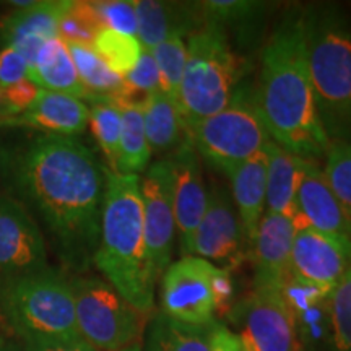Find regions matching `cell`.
<instances>
[{
    "label": "cell",
    "instance_id": "36",
    "mask_svg": "<svg viewBox=\"0 0 351 351\" xmlns=\"http://www.w3.org/2000/svg\"><path fill=\"white\" fill-rule=\"evenodd\" d=\"M39 91H41V88L29 80V78H25V80L2 90L3 106H5V116H3V119L20 116V114L28 111L33 106L34 101H36Z\"/></svg>",
    "mask_w": 351,
    "mask_h": 351
},
{
    "label": "cell",
    "instance_id": "5",
    "mask_svg": "<svg viewBox=\"0 0 351 351\" xmlns=\"http://www.w3.org/2000/svg\"><path fill=\"white\" fill-rule=\"evenodd\" d=\"M0 313L23 343L82 339L72 285L49 267L0 288Z\"/></svg>",
    "mask_w": 351,
    "mask_h": 351
},
{
    "label": "cell",
    "instance_id": "31",
    "mask_svg": "<svg viewBox=\"0 0 351 351\" xmlns=\"http://www.w3.org/2000/svg\"><path fill=\"white\" fill-rule=\"evenodd\" d=\"M327 302L333 350L351 351V267Z\"/></svg>",
    "mask_w": 351,
    "mask_h": 351
},
{
    "label": "cell",
    "instance_id": "25",
    "mask_svg": "<svg viewBox=\"0 0 351 351\" xmlns=\"http://www.w3.org/2000/svg\"><path fill=\"white\" fill-rule=\"evenodd\" d=\"M215 324L207 327L187 326L168 317L165 313H156L148 327L147 351H213Z\"/></svg>",
    "mask_w": 351,
    "mask_h": 351
},
{
    "label": "cell",
    "instance_id": "34",
    "mask_svg": "<svg viewBox=\"0 0 351 351\" xmlns=\"http://www.w3.org/2000/svg\"><path fill=\"white\" fill-rule=\"evenodd\" d=\"M205 21H213L219 26L238 25L252 21L258 13L265 12L267 5L262 2H247V0H212L200 2Z\"/></svg>",
    "mask_w": 351,
    "mask_h": 351
},
{
    "label": "cell",
    "instance_id": "41",
    "mask_svg": "<svg viewBox=\"0 0 351 351\" xmlns=\"http://www.w3.org/2000/svg\"><path fill=\"white\" fill-rule=\"evenodd\" d=\"M13 7H19V8H28L32 7L34 2H29V0H13V2H10Z\"/></svg>",
    "mask_w": 351,
    "mask_h": 351
},
{
    "label": "cell",
    "instance_id": "35",
    "mask_svg": "<svg viewBox=\"0 0 351 351\" xmlns=\"http://www.w3.org/2000/svg\"><path fill=\"white\" fill-rule=\"evenodd\" d=\"M95 8L104 28L137 38V15H135L134 2L129 0L95 2Z\"/></svg>",
    "mask_w": 351,
    "mask_h": 351
},
{
    "label": "cell",
    "instance_id": "19",
    "mask_svg": "<svg viewBox=\"0 0 351 351\" xmlns=\"http://www.w3.org/2000/svg\"><path fill=\"white\" fill-rule=\"evenodd\" d=\"M137 15V39L143 49L152 51L158 44L171 38L194 34L205 23L200 3L156 2V0H135Z\"/></svg>",
    "mask_w": 351,
    "mask_h": 351
},
{
    "label": "cell",
    "instance_id": "13",
    "mask_svg": "<svg viewBox=\"0 0 351 351\" xmlns=\"http://www.w3.org/2000/svg\"><path fill=\"white\" fill-rule=\"evenodd\" d=\"M295 319L283 289L254 287L243 307L239 339L247 351H296Z\"/></svg>",
    "mask_w": 351,
    "mask_h": 351
},
{
    "label": "cell",
    "instance_id": "22",
    "mask_svg": "<svg viewBox=\"0 0 351 351\" xmlns=\"http://www.w3.org/2000/svg\"><path fill=\"white\" fill-rule=\"evenodd\" d=\"M263 152L267 155V212L301 218L296 208V195L304 160L271 138Z\"/></svg>",
    "mask_w": 351,
    "mask_h": 351
},
{
    "label": "cell",
    "instance_id": "16",
    "mask_svg": "<svg viewBox=\"0 0 351 351\" xmlns=\"http://www.w3.org/2000/svg\"><path fill=\"white\" fill-rule=\"evenodd\" d=\"M70 0L34 2L28 8H19L0 23V36L23 57L32 69L39 51L46 43L59 38V25L69 12Z\"/></svg>",
    "mask_w": 351,
    "mask_h": 351
},
{
    "label": "cell",
    "instance_id": "42",
    "mask_svg": "<svg viewBox=\"0 0 351 351\" xmlns=\"http://www.w3.org/2000/svg\"><path fill=\"white\" fill-rule=\"evenodd\" d=\"M3 116H5V106H3V93L0 90V119H3Z\"/></svg>",
    "mask_w": 351,
    "mask_h": 351
},
{
    "label": "cell",
    "instance_id": "28",
    "mask_svg": "<svg viewBox=\"0 0 351 351\" xmlns=\"http://www.w3.org/2000/svg\"><path fill=\"white\" fill-rule=\"evenodd\" d=\"M91 46H93L96 54L104 60V64L116 75L122 78L129 75L132 70L135 69L143 51L142 44L135 36L117 33L109 28L99 29Z\"/></svg>",
    "mask_w": 351,
    "mask_h": 351
},
{
    "label": "cell",
    "instance_id": "1",
    "mask_svg": "<svg viewBox=\"0 0 351 351\" xmlns=\"http://www.w3.org/2000/svg\"><path fill=\"white\" fill-rule=\"evenodd\" d=\"M15 184L36 210L60 261L86 269L98 251L106 169L73 137L46 134L15 160Z\"/></svg>",
    "mask_w": 351,
    "mask_h": 351
},
{
    "label": "cell",
    "instance_id": "30",
    "mask_svg": "<svg viewBox=\"0 0 351 351\" xmlns=\"http://www.w3.org/2000/svg\"><path fill=\"white\" fill-rule=\"evenodd\" d=\"M152 56L156 62L158 72H160L161 91L178 101L179 86H181L187 59V43L181 36L171 38L153 47Z\"/></svg>",
    "mask_w": 351,
    "mask_h": 351
},
{
    "label": "cell",
    "instance_id": "10",
    "mask_svg": "<svg viewBox=\"0 0 351 351\" xmlns=\"http://www.w3.org/2000/svg\"><path fill=\"white\" fill-rule=\"evenodd\" d=\"M44 269L46 243L36 219L19 200L0 195V288Z\"/></svg>",
    "mask_w": 351,
    "mask_h": 351
},
{
    "label": "cell",
    "instance_id": "37",
    "mask_svg": "<svg viewBox=\"0 0 351 351\" xmlns=\"http://www.w3.org/2000/svg\"><path fill=\"white\" fill-rule=\"evenodd\" d=\"M28 64L20 56V52L12 47L0 51V90H5V88L25 80L28 78Z\"/></svg>",
    "mask_w": 351,
    "mask_h": 351
},
{
    "label": "cell",
    "instance_id": "29",
    "mask_svg": "<svg viewBox=\"0 0 351 351\" xmlns=\"http://www.w3.org/2000/svg\"><path fill=\"white\" fill-rule=\"evenodd\" d=\"M91 132H93L96 142L108 158L109 171L116 173L117 161H119L121 148V132H122V116L121 108L112 99L96 101L90 109Z\"/></svg>",
    "mask_w": 351,
    "mask_h": 351
},
{
    "label": "cell",
    "instance_id": "12",
    "mask_svg": "<svg viewBox=\"0 0 351 351\" xmlns=\"http://www.w3.org/2000/svg\"><path fill=\"white\" fill-rule=\"evenodd\" d=\"M145 239L152 265L160 278L171 265V251L176 232L173 205V174L169 160H160L140 179Z\"/></svg>",
    "mask_w": 351,
    "mask_h": 351
},
{
    "label": "cell",
    "instance_id": "18",
    "mask_svg": "<svg viewBox=\"0 0 351 351\" xmlns=\"http://www.w3.org/2000/svg\"><path fill=\"white\" fill-rule=\"evenodd\" d=\"M243 236L231 202L217 191L208 195L207 210L192 241V254L208 262H230L239 254Z\"/></svg>",
    "mask_w": 351,
    "mask_h": 351
},
{
    "label": "cell",
    "instance_id": "40",
    "mask_svg": "<svg viewBox=\"0 0 351 351\" xmlns=\"http://www.w3.org/2000/svg\"><path fill=\"white\" fill-rule=\"evenodd\" d=\"M0 351H20V350L16 348L15 345H12L10 341H7L5 339L0 337Z\"/></svg>",
    "mask_w": 351,
    "mask_h": 351
},
{
    "label": "cell",
    "instance_id": "39",
    "mask_svg": "<svg viewBox=\"0 0 351 351\" xmlns=\"http://www.w3.org/2000/svg\"><path fill=\"white\" fill-rule=\"evenodd\" d=\"M212 350L213 351H247L244 348L239 335L232 333L223 324H215L212 330Z\"/></svg>",
    "mask_w": 351,
    "mask_h": 351
},
{
    "label": "cell",
    "instance_id": "9",
    "mask_svg": "<svg viewBox=\"0 0 351 351\" xmlns=\"http://www.w3.org/2000/svg\"><path fill=\"white\" fill-rule=\"evenodd\" d=\"M70 285L78 333L88 345L96 351H124L134 346L142 335L147 315L103 280L75 278Z\"/></svg>",
    "mask_w": 351,
    "mask_h": 351
},
{
    "label": "cell",
    "instance_id": "4",
    "mask_svg": "<svg viewBox=\"0 0 351 351\" xmlns=\"http://www.w3.org/2000/svg\"><path fill=\"white\" fill-rule=\"evenodd\" d=\"M307 69L317 111L330 142L351 143V23L333 3L302 12Z\"/></svg>",
    "mask_w": 351,
    "mask_h": 351
},
{
    "label": "cell",
    "instance_id": "32",
    "mask_svg": "<svg viewBox=\"0 0 351 351\" xmlns=\"http://www.w3.org/2000/svg\"><path fill=\"white\" fill-rule=\"evenodd\" d=\"M333 194L351 217V143L330 142L324 168Z\"/></svg>",
    "mask_w": 351,
    "mask_h": 351
},
{
    "label": "cell",
    "instance_id": "43",
    "mask_svg": "<svg viewBox=\"0 0 351 351\" xmlns=\"http://www.w3.org/2000/svg\"><path fill=\"white\" fill-rule=\"evenodd\" d=\"M124 351H142L138 348V346H130V348H127V350H124Z\"/></svg>",
    "mask_w": 351,
    "mask_h": 351
},
{
    "label": "cell",
    "instance_id": "24",
    "mask_svg": "<svg viewBox=\"0 0 351 351\" xmlns=\"http://www.w3.org/2000/svg\"><path fill=\"white\" fill-rule=\"evenodd\" d=\"M143 127L152 153L176 150L187 138L186 124L178 101L158 90L142 103Z\"/></svg>",
    "mask_w": 351,
    "mask_h": 351
},
{
    "label": "cell",
    "instance_id": "33",
    "mask_svg": "<svg viewBox=\"0 0 351 351\" xmlns=\"http://www.w3.org/2000/svg\"><path fill=\"white\" fill-rule=\"evenodd\" d=\"M103 28L95 2H72L69 12L60 20L59 38L65 43L93 44L95 36Z\"/></svg>",
    "mask_w": 351,
    "mask_h": 351
},
{
    "label": "cell",
    "instance_id": "27",
    "mask_svg": "<svg viewBox=\"0 0 351 351\" xmlns=\"http://www.w3.org/2000/svg\"><path fill=\"white\" fill-rule=\"evenodd\" d=\"M117 106L121 108L122 132L116 173L138 176L148 168L152 158V148L143 127L142 104H117Z\"/></svg>",
    "mask_w": 351,
    "mask_h": 351
},
{
    "label": "cell",
    "instance_id": "20",
    "mask_svg": "<svg viewBox=\"0 0 351 351\" xmlns=\"http://www.w3.org/2000/svg\"><path fill=\"white\" fill-rule=\"evenodd\" d=\"M90 122V108L82 99L73 96L39 91L36 101L28 111L15 117H7L0 121V125H23L33 129L46 130L51 135H72L82 134Z\"/></svg>",
    "mask_w": 351,
    "mask_h": 351
},
{
    "label": "cell",
    "instance_id": "11",
    "mask_svg": "<svg viewBox=\"0 0 351 351\" xmlns=\"http://www.w3.org/2000/svg\"><path fill=\"white\" fill-rule=\"evenodd\" d=\"M351 267V241L324 234L313 228L296 232L289 278L332 295Z\"/></svg>",
    "mask_w": 351,
    "mask_h": 351
},
{
    "label": "cell",
    "instance_id": "26",
    "mask_svg": "<svg viewBox=\"0 0 351 351\" xmlns=\"http://www.w3.org/2000/svg\"><path fill=\"white\" fill-rule=\"evenodd\" d=\"M67 49L75 65L78 77L90 93L88 101L112 99L119 95L124 85V78L116 75L111 69L104 64V60L96 54L91 44L65 43Z\"/></svg>",
    "mask_w": 351,
    "mask_h": 351
},
{
    "label": "cell",
    "instance_id": "6",
    "mask_svg": "<svg viewBox=\"0 0 351 351\" xmlns=\"http://www.w3.org/2000/svg\"><path fill=\"white\" fill-rule=\"evenodd\" d=\"M238 59L225 28L205 21L187 41L186 67L178 93L184 124L205 119L225 109L238 91Z\"/></svg>",
    "mask_w": 351,
    "mask_h": 351
},
{
    "label": "cell",
    "instance_id": "38",
    "mask_svg": "<svg viewBox=\"0 0 351 351\" xmlns=\"http://www.w3.org/2000/svg\"><path fill=\"white\" fill-rule=\"evenodd\" d=\"M23 351H96L83 339L33 340L23 343Z\"/></svg>",
    "mask_w": 351,
    "mask_h": 351
},
{
    "label": "cell",
    "instance_id": "23",
    "mask_svg": "<svg viewBox=\"0 0 351 351\" xmlns=\"http://www.w3.org/2000/svg\"><path fill=\"white\" fill-rule=\"evenodd\" d=\"M28 78L39 88L52 93L73 96L82 101L90 98L62 38H56L44 44L36 62L29 69Z\"/></svg>",
    "mask_w": 351,
    "mask_h": 351
},
{
    "label": "cell",
    "instance_id": "21",
    "mask_svg": "<svg viewBox=\"0 0 351 351\" xmlns=\"http://www.w3.org/2000/svg\"><path fill=\"white\" fill-rule=\"evenodd\" d=\"M225 173L230 176L236 205L239 210V221L244 238L254 244L258 225L265 212L267 202V155L257 153L243 163L231 166Z\"/></svg>",
    "mask_w": 351,
    "mask_h": 351
},
{
    "label": "cell",
    "instance_id": "14",
    "mask_svg": "<svg viewBox=\"0 0 351 351\" xmlns=\"http://www.w3.org/2000/svg\"><path fill=\"white\" fill-rule=\"evenodd\" d=\"M173 174V205L176 231L181 254L192 256V241L208 204L207 187L202 176L199 153L191 138H186L169 158Z\"/></svg>",
    "mask_w": 351,
    "mask_h": 351
},
{
    "label": "cell",
    "instance_id": "2",
    "mask_svg": "<svg viewBox=\"0 0 351 351\" xmlns=\"http://www.w3.org/2000/svg\"><path fill=\"white\" fill-rule=\"evenodd\" d=\"M256 99L274 142L302 160L326 155L330 140L320 122L307 69L302 12H289L267 43Z\"/></svg>",
    "mask_w": 351,
    "mask_h": 351
},
{
    "label": "cell",
    "instance_id": "3",
    "mask_svg": "<svg viewBox=\"0 0 351 351\" xmlns=\"http://www.w3.org/2000/svg\"><path fill=\"white\" fill-rule=\"evenodd\" d=\"M93 262L138 313L148 315L155 309L158 275L145 239L140 176L106 169L101 236Z\"/></svg>",
    "mask_w": 351,
    "mask_h": 351
},
{
    "label": "cell",
    "instance_id": "8",
    "mask_svg": "<svg viewBox=\"0 0 351 351\" xmlns=\"http://www.w3.org/2000/svg\"><path fill=\"white\" fill-rule=\"evenodd\" d=\"M232 295L230 271L197 256L171 263L161 280V304L168 317L181 324L207 327Z\"/></svg>",
    "mask_w": 351,
    "mask_h": 351
},
{
    "label": "cell",
    "instance_id": "17",
    "mask_svg": "<svg viewBox=\"0 0 351 351\" xmlns=\"http://www.w3.org/2000/svg\"><path fill=\"white\" fill-rule=\"evenodd\" d=\"M296 208L307 228L351 241V217L333 194L324 169L314 161H302Z\"/></svg>",
    "mask_w": 351,
    "mask_h": 351
},
{
    "label": "cell",
    "instance_id": "7",
    "mask_svg": "<svg viewBox=\"0 0 351 351\" xmlns=\"http://www.w3.org/2000/svg\"><path fill=\"white\" fill-rule=\"evenodd\" d=\"M197 153L226 171L263 152L270 140L258 112L256 93L238 90L225 109L186 125Z\"/></svg>",
    "mask_w": 351,
    "mask_h": 351
},
{
    "label": "cell",
    "instance_id": "15",
    "mask_svg": "<svg viewBox=\"0 0 351 351\" xmlns=\"http://www.w3.org/2000/svg\"><path fill=\"white\" fill-rule=\"evenodd\" d=\"M304 228L307 226L302 217L293 218L265 212L252 244L256 262L254 287L283 289L289 278V263L296 232Z\"/></svg>",
    "mask_w": 351,
    "mask_h": 351
}]
</instances>
